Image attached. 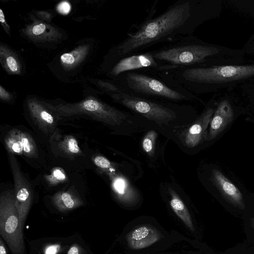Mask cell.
<instances>
[{"mask_svg":"<svg viewBox=\"0 0 254 254\" xmlns=\"http://www.w3.org/2000/svg\"><path fill=\"white\" fill-rule=\"evenodd\" d=\"M155 1L141 23L133 25L123 40L110 50V63L127 56L141 53L151 47L191 35L206 21L220 17L222 0H178L154 16Z\"/></svg>","mask_w":254,"mask_h":254,"instance_id":"cell-1","label":"cell"},{"mask_svg":"<svg viewBox=\"0 0 254 254\" xmlns=\"http://www.w3.org/2000/svg\"><path fill=\"white\" fill-rule=\"evenodd\" d=\"M193 94L232 91L254 83V60L245 57L218 64L206 63L164 72Z\"/></svg>","mask_w":254,"mask_h":254,"instance_id":"cell-2","label":"cell"},{"mask_svg":"<svg viewBox=\"0 0 254 254\" xmlns=\"http://www.w3.org/2000/svg\"><path fill=\"white\" fill-rule=\"evenodd\" d=\"M150 52L161 65V72L206 63H222L245 57L242 49L208 43L193 35L176 38Z\"/></svg>","mask_w":254,"mask_h":254,"instance_id":"cell-3","label":"cell"},{"mask_svg":"<svg viewBox=\"0 0 254 254\" xmlns=\"http://www.w3.org/2000/svg\"><path fill=\"white\" fill-rule=\"evenodd\" d=\"M113 80L126 92L142 98L173 102L201 101L164 72L130 71Z\"/></svg>","mask_w":254,"mask_h":254,"instance_id":"cell-4","label":"cell"},{"mask_svg":"<svg viewBox=\"0 0 254 254\" xmlns=\"http://www.w3.org/2000/svg\"><path fill=\"white\" fill-rule=\"evenodd\" d=\"M47 104L59 117L84 115L111 126H121L129 120V116L126 112L94 98H87L74 103Z\"/></svg>","mask_w":254,"mask_h":254,"instance_id":"cell-5","label":"cell"},{"mask_svg":"<svg viewBox=\"0 0 254 254\" xmlns=\"http://www.w3.org/2000/svg\"><path fill=\"white\" fill-rule=\"evenodd\" d=\"M117 85L115 91L107 93L115 102L134 113L161 125L169 123L178 117V107L169 103L134 96Z\"/></svg>","mask_w":254,"mask_h":254,"instance_id":"cell-6","label":"cell"},{"mask_svg":"<svg viewBox=\"0 0 254 254\" xmlns=\"http://www.w3.org/2000/svg\"><path fill=\"white\" fill-rule=\"evenodd\" d=\"M23 229L14 190L2 192L0 197V234L12 254H26Z\"/></svg>","mask_w":254,"mask_h":254,"instance_id":"cell-7","label":"cell"},{"mask_svg":"<svg viewBox=\"0 0 254 254\" xmlns=\"http://www.w3.org/2000/svg\"><path fill=\"white\" fill-rule=\"evenodd\" d=\"M109 75L113 79L120 75L134 71L161 72L162 67L150 51L122 57L112 63Z\"/></svg>","mask_w":254,"mask_h":254,"instance_id":"cell-8","label":"cell"},{"mask_svg":"<svg viewBox=\"0 0 254 254\" xmlns=\"http://www.w3.org/2000/svg\"><path fill=\"white\" fill-rule=\"evenodd\" d=\"M217 100L216 107L210 122L209 132L205 139L210 141L219 135L232 122L235 116V92H223Z\"/></svg>","mask_w":254,"mask_h":254,"instance_id":"cell-9","label":"cell"},{"mask_svg":"<svg viewBox=\"0 0 254 254\" xmlns=\"http://www.w3.org/2000/svg\"><path fill=\"white\" fill-rule=\"evenodd\" d=\"M8 158L14 183V196L21 225L24 228L25 222L33 201L31 186L22 175L14 155L8 152Z\"/></svg>","mask_w":254,"mask_h":254,"instance_id":"cell-10","label":"cell"},{"mask_svg":"<svg viewBox=\"0 0 254 254\" xmlns=\"http://www.w3.org/2000/svg\"><path fill=\"white\" fill-rule=\"evenodd\" d=\"M27 107L33 122L46 134L54 132L57 126L58 115L48 106L47 103L37 99H29Z\"/></svg>","mask_w":254,"mask_h":254,"instance_id":"cell-11","label":"cell"},{"mask_svg":"<svg viewBox=\"0 0 254 254\" xmlns=\"http://www.w3.org/2000/svg\"><path fill=\"white\" fill-rule=\"evenodd\" d=\"M214 96L208 102L202 113L193 124L186 132L184 141L186 145L193 148L198 145L206 137V130L210 124L214 113L217 100Z\"/></svg>","mask_w":254,"mask_h":254,"instance_id":"cell-12","label":"cell"},{"mask_svg":"<svg viewBox=\"0 0 254 254\" xmlns=\"http://www.w3.org/2000/svg\"><path fill=\"white\" fill-rule=\"evenodd\" d=\"M160 239L159 231L148 224L134 227L126 236L127 246L133 250H143L153 245Z\"/></svg>","mask_w":254,"mask_h":254,"instance_id":"cell-13","label":"cell"},{"mask_svg":"<svg viewBox=\"0 0 254 254\" xmlns=\"http://www.w3.org/2000/svg\"><path fill=\"white\" fill-rule=\"evenodd\" d=\"M211 180L227 201L241 209L245 208V205L242 192L220 171L216 169L212 170Z\"/></svg>","mask_w":254,"mask_h":254,"instance_id":"cell-14","label":"cell"},{"mask_svg":"<svg viewBox=\"0 0 254 254\" xmlns=\"http://www.w3.org/2000/svg\"><path fill=\"white\" fill-rule=\"evenodd\" d=\"M53 205L60 211L66 212L83 205L81 198L70 191H61L55 193L52 198Z\"/></svg>","mask_w":254,"mask_h":254,"instance_id":"cell-15","label":"cell"},{"mask_svg":"<svg viewBox=\"0 0 254 254\" xmlns=\"http://www.w3.org/2000/svg\"><path fill=\"white\" fill-rule=\"evenodd\" d=\"M170 205L174 212L181 221L191 231H193L194 225L191 215L184 202L173 190L170 191Z\"/></svg>","mask_w":254,"mask_h":254,"instance_id":"cell-16","label":"cell"},{"mask_svg":"<svg viewBox=\"0 0 254 254\" xmlns=\"http://www.w3.org/2000/svg\"><path fill=\"white\" fill-rule=\"evenodd\" d=\"M0 61L2 66L9 73L13 74L20 73L21 64L17 56L10 49L2 45L0 48Z\"/></svg>","mask_w":254,"mask_h":254,"instance_id":"cell-17","label":"cell"},{"mask_svg":"<svg viewBox=\"0 0 254 254\" xmlns=\"http://www.w3.org/2000/svg\"><path fill=\"white\" fill-rule=\"evenodd\" d=\"M4 144L8 152L13 155H23L19 129L13 128L8 131L4 138Z\"/></svg>","mask_w":254,"mask_h":254,"instance_id":"cell-18","label":"cell"},{"mask_svg":"<svg viewBox=\"0 0 254 254\" xmlns=\"http://www.w3.org/2000/svg\"><path fill=\"white\" fill-rule=\"evenodd\" d=\"M59 149L67 157L83 155L76 139L72 135H66L58 143Z\"/></svg>","mask_w":254,"mask_h":254,"instance_id":"cell-19","label":"cell"},{"mask_svg":"<svg viewBox=\"0 0 254 254\" xmlns=\"http://www.w3.org/2000/svg\"><path fill=\"white\" fill-rule=\"evenodd\" d=\"M21 140L23 145V155L29 158L38 157L37 145L32 136L28 132L19 129Z\"/></svg>","mask_w":254,"mask_h":254,"instance_id":"cell-20","label":"cell"},{"mask_svg":"<svg viewBox=\"0 0 254 254\" xmlns=\"http://www.w3.org/2000/svg\"><path fill=\"white\" fill-rule=\"evenodd\" d=\"M87 48L81 47L73 51L63 54L61 57V62L64 66L71 67L75 65L85 57Z\"/></svg>","mask_w":254,"mask_h":254,"instance_id":"cell-21","label":"cell"},{"mask_svg":"<svg viewBox=\"0 0 254 254\" xmlns=\"http://www.w3.org/2000/svg\"><path fill=\"white\" fill-rule=\"evenodd\" d=\"M48 184L54 186L67 180V176L64 170L61 167L53 168L49 175L46 177Z\"/></svg>","mask_w":254,"mask_h":254,"instance_id":"cell-22","label":"cell"},{"mask_svg":"<svg viewBox=\"0 0 254 254\" xmlns=\"http://www.w3.org/2000/svg\"><path fill=\"white\" fill-rule=\"evenodd\" d=\"M157 133L153 130L149 131L142 140V146L144 151L150 156L154 153V146Z\"/></svg>","mask_w":254,"mask_h":254,"instance_id":"cell-23","label":"cell"},{"mask_svg":"<svg viewBox=\"0 0 254 254\" xmlns=\"http://www.w3.org/2000/svg\"><path fill=\"white\" fill-rule=\"evenodd\" d=\"M239 88L242 96L254 106V83L246 84Z\"/></svg>","mask_w":254,"mask_h":254,"instance_id":"cell-24","label":"cell"},{"mask_svg":"<svg viewBox=\"0 0 254 254\" xmlns=\"http://www.w3.org/2000/svg\"><path fill=\"white\" fill-rule=\"evenodd\" d=\"M246 57L254 58V32L248 39L242 49Z\"/></svg>","mask_w":254,"mask_h":254,"instance_id":"cell-25","label":"cell"},{"mask_svg":"<svg viewBox=\"0 0 254 254\" xmlns=\"http://www.w3.org/2000/svg\"><path fill=\"white\" fill-rule=\"evenodd\" d=\"M93 162L96 166L101 169H109L112 167L111 162L102 156H95L93 159Z\"/></svg>","mask_w":254,"mask_h":254,"instance_id":"cell-26","label":"cell"},{"mask_svg":"<svg viewBox=\"0 0 254 254\" xmlns=\"http://www.w3.org/2000/svg\"><path fill=\"white\" fill-rule=\"evenodd\" d=\"M114 186L115 189L118 194L120 196H123L124 199V195L126 193V183L124 180L121 178L116 179L115 180Z\"/></svg>","mask_w":254,"mask_h":254,"instance_id":"cell-27","label":"cell"},{"mask_svg":"<svg viewBox=\"0 0 254 254\" xmlns=\"http://www.w3.org/2000/svg\"><path fill=\"white\" fill-rule=\"evenodd\" d=\"M67 254H88L87 251L81 245L74 243L69 248Z\"/></svg>","mask_w":254,"mask_h":254,"instance_id":"cell-28","label":"cell"},{"mask_svg":"<svg viewBox=\"0 0 254 254\" xmlns=\"http://www.w3.org/2000/svg\"><path fill=\"white\" fill-rule=\"evenodd\" d=\"M57 9L60 13L66 14L70 11L71 6L67 1H64L58 4Z\"/></svg>","mask_w":254,"mask_h":254,"instance_id":"cell-29","label":"cell"},{"mask_svg":"<svg viewBox=\"0 0 254 254\" xmlns=\"http://www.w3.org/2000/svg\"><path fill=\"white\" fill-rule=\"evenodd\" d=\"M0 98L5 101H8L11 99V95L1 86H0Z\"/></svg>","mask_w":254,"mask_h":254,"instance_id":"cell-30","label":"cell"},{"mask_svg":"<svg viewBox=\"0 0 254 254\" xmlns=\"http://www.w3.org/2000/svg\"><path fill=\"white\" fill-rule=\"evenodd\" d=\"M0 22L5 31L9 34V27L6 22L4 14L1 9H0Z\"/></svg>","mask_w":254,"mask_h":254,"instance_id":"cell-31","label":"cell"},{"mask_svg":"<svg viewBox=\"0 0 254 254\" xmlns=\"http://www.w3.org/2000/svg\"><path fill=\"white\" fill-rule=\"evenodd\" d=\"M0 254H7L5 244L1 237L0 239Z\"/></svg>","mask_w":254,"mask_h":254,"instance_id":"cell-32","label":"cell"}]
</instances>
